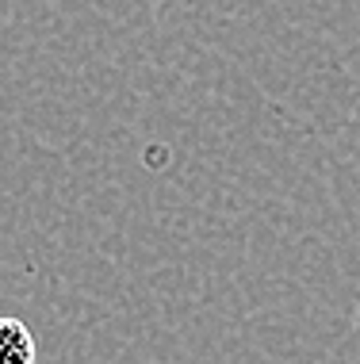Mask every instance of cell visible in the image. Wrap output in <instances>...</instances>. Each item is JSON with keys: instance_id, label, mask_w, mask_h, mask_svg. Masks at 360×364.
<instances>
[{"instance_id": "cell-1", "label": "cell", "mask_w": 360, "mask_h": 364, "mask_svg": "<svg viewBox=\"0 0 360 364\" xmlns=\"http://www.w3.org/2000/svg\"><path fill=\"white\" fill-rule=\"evenodd\" d=\"M0 333H4V349H0L4 364H31L35 360V341H31V330H27L23 322L8 318L4 326H0Z\"/></svg>"}]
</instances>
